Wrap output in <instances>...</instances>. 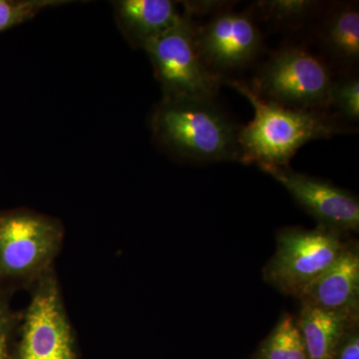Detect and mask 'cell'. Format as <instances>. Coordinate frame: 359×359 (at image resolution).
<instances>
[{
    "label": "cell",
    "instance_id": "cell-1",
    "mask_svg": "<svg viewBox=\"0 0 359 359\" xmlns=\"http://www.w3.org/2000/svg\"><path fill=\"white\" fill-rule=\"evenodd\" d=\"M254 107V119L240 128L238 162L257 166L290 167L295 153L309 142L348 132L330 113L290 109L257 95L240 80L226 81Z\"/></svg>",
    "mask_w": 359,
    "mask_h": 359
},
{
    "label": "cell",
    "instance_id": "cell-2",
    "mask_svg": "<svg viewBox=\"0 0 359 359\" xmlns=\"http://www.w3.org/2000/svg\"><path fill=\"white\" fill-rule=\"evenodd\" d=\"M151 128L169 154L194 163L238 160L240 127L215 99H164L156 106Z\"/></svg>",
    "mask_w": 359,
    "mask_h": 359
},
{
    "label": "cell",
    "instance_id": "cell-3",
    "mask_svg": "<svg viewBox=\"0 0 359 359\" xmlns=\"http://www.w3.org/2000/svg\"><path fill=\"white\" fill-rule=\"evenodd\" d=\"M65 229L58 219L32 211L0 212V290H30L54 269L65 243Z\"/></svg>",
    "mask_w": 359,
    "mask_h": 359
},
{
    "label": "cell",
    "instance_id": "cell-4",
    "mask_svg": "<svg viewBox=\"0 0 359 359\" xmlns=\"http://www.w3.org/2000/svg\"><path fill=\"white\" fill-rule=\"evenodd\" d=\"M334 73L318 52L302 43L283 45L250 85L257 96L290 109L330 113Z\"/></svg>",
    "mask_w": 359,
    "mask_h": 359
},
{
    "label": "cell",
    "instance_id": "cell-5",
    "mask_svg": "<svg viewBox=\"0 0 359 359\" xmlns=\"http://www.w3.org/2000/svg\"><path fill=\"white\" fill-rule=\"evenodd\" d=\"M344 233L318 226L283 228L276 233L275 254L263 269L264 282L299 299L304 290L346 249Z\"/></svg>",
    "mask_w": 359,
    "mask_h": 359
},
{
    "label": "cell",
    "instance_id": "cell-6",
    "mask_svg": "<svg viewBox=\"0 0 359 359\" xmlns=\"http://www.w3.org/2000/svg\"><path fill=\"white\" fill-rule=\"evenodd\" d=\"M29 292V302L20 313L14 358L81 359L55 269Z\"/></svg>",
    "mask_w": 359,
    "mask_h": 359
},
{
    "label": "cell",
    "instance_id": "cell-7",
    "mask_svg": "<svg viewBox=\"0 0 359 359\" xmlns=\"http://www.w3.org/2000/svg\"><path fill=\"white\" fill-rule=\"evenodd\" d=\"M144 50L152 62L163 98H216L221 78L205 66L196 44L192 18H183L174 27L149 42Z\"/></svg>",
    "mask_w": 359,
    "mask_h": 359
},
{
    "label": "cell",
    "instance_id": "cell-8",
    "mask_svg": "<svg viewBox=\"0 0 359 359\" xmlns=\"http://www.w3.org/2000/svg\"><path fill=\"white\" fill-rule=\"evenodd\" d=\"M233 6L196 25V44L205 66L224 80L229 73L244 69L261 53L264 37L252 9L235 11Z\"/></svg>",
    "mask_w": 359,
    "mask_h": 359
},
{
    "label": "cell",
    "instance_id": "cell-9",
    "mask_svg": "<svg viewBox=\"0 0 359 359\" xmlns=\"http://www.w3.org/2000/svg\"><path fill=\"white\" fill-rule=\"evenodd\" d=\"M259 168L285 188L318 226L342 233H358L359 202L353 193L325 180L294 171L290 167Z\"/></svg>",
    "mask_w": 359,
    "mask_h": 359
},
{
    "label": "cell",
    "instance_id": "cell-10",
    "mask_svg": "<svg viewBox=\"0 0 359 359\" xmlns=\"http://www.w3.org/2000/svg\"><path fill=\"white\" fill-rule=\"evenodd\" d=\"M314 22L313 39L318 53L334 76L358 74V2L328 4Z\"/></svg>",
    "mask_w": 359,
    "mask_h": 359
},
{
    "label": "cell",
    "instance_id": "cell-11",
    "mask_svg": "<svg viewBox=\"0 0 359 359\" xmlns=\"http://www.w3.org/2000/svg\"><path fill=\"white\" fill-rule=\"evenodd\" d=\"M302 304L332 311H359V249L347 242L346 249L299 297Z\"/></svg>",
    "mask_w": 359,
    "mask_h": 359
},
{
    "label": "cell",
    "instance_id": "cell-12",
    "mask_svg": "<svg viewBox=\"0 0 359 359\" xmlns=\"http://www.w3.org/2000/svg\"><path fill=\"white\" fill-rule=\"evenodd\" d=\"M117 25L130 44L144 47L183 18L171 0H120L114 4Z\"/></svg>",
    "mask_w": 359,
    "mask_h": 359
},
{
    "label": "cell",
    "instance_id": "cell-13",
    "mask_svg": "<svg viewBox=\"0 0 359 359\" xmlns=\"http://www.w3.org/2000/svg\"><path fill=\"white\" fill-rule=\"evenodd\" d=\"M297 323L309 359H334L347 328L359 321V311H332L302 304Z\"/></svg>",
    "mask_w": 359,
    "mask_h": 359
},
{
    "label": "cell",
    "instance_id": "cell-14",
    "mask_svg": "<svg viewBox=\"0 0 359 359\" xmlns=\"http://www.w3.org/2000/svg\"><path fill=\"white\" fill-rule=\"evenodd\" d=\"M327 2L314 0H262L250 8L257 20H262L276 30L301 29L316 20Z\"/></svg>",
    "mask_w": 359,
    "mask_h": 359
},
{
    "label": "cell",
    "instance_id": "cell-15",
    "mask_svg": "<svg viewBox=\"0 0 359 359\" xmlns=\"http://www.w3.org/2000/svg\"><path fill=\"white\" fill-rule=\"evenodd\" d=\"M256 359H309L297 316L285 313L257 351Z\"/></svg>",
    "mask_w": 359,
    "mask_h": 359
},
{
    "label": "cell",
    "instance_id": "cell-16",
    "mask_svg": "<svg viewBox=\"0 0 359 359\" xmlns=\"http://www.w3.org/2000/svg\"><path fill=\"white\" fill-rule=\"evenodd\" d=\"M330 113L344 125H358L359 119L358 74L334 76L330 93Z\"/></svg>",
    "mask_w": 359,
    "mask_h": 359
},
{
    "label": "cell",
    "instance_id": "cell-17",
    "mask_svg": "<svg viewBox=\"0 0 359 359\" xmlns=\"http://www.w3.org/2000/svg\"><path fill=\"white\" fill-rule=\"evenodd\" d=\"M65 4L60 0H0V32L33 20L44 9Z\"/></svg>",
    "mask_w": 359,
    "mask_h": 359
},
{
    "label": "cell",
    "instance_id": "cell-18",
    "mask_svg": "<svg viewBox=\"0 0 359 359\" xmlns=\"http://www.w3.org/2000/svg\"><path fill=\"white\" fill-rule=\"evenodd\" d=\"M20 313L11 306L8 294L0 290V359H15V342Z\"/></svg>",
    "mask_w": 359,
    "mask_h": 359
},
{
    "label": "cell",
    "instance_id": "cell-19",
    "mask_svg": "<svg viewBox=\"0 0 359 359\" xmlns=\"http://www.w3.org/2000/svg\"><path fill=\"white\" fill-rule=\"evenodd\" d=\"M334 359H359V321L347 328L340 340Z\"/></svg>",
    "mask_w": 359,
    "mask_h": 359
},
{
    "label": "cell",
    "instance_id": "cell-20",
    "mask_svg": "<svg viewBox=\"0 0 359 359\" xmlns=\"http://www.w3.org/2000/svg\"><path fill=\"white\" fill-rule=\"evenodd\" d=\"M184 7V14L189 18H193L194 15H214L219 11L228 7L235 6L233 1H184L181 2Z\"/></svg>",
    "mask_w": 359,
    "mask_h": 359
}]
</instances>
